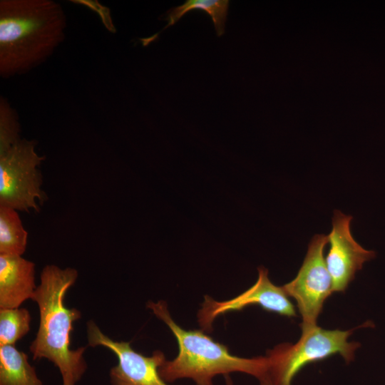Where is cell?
<instances>
[{"label":"cell","mask_w":385,"mask_h":385,"mask_svg":"<svg viewBox=\"0 0 385 385\" xmlns=\"http://www.w3.org/2000/svg\"><path fill=\"white\" fill-rule=\"evenodd\" d=\"M31 320L25 308L0 309V346L14 345L29 332Z\"/></svg>","instance_id":"obj_14"},{"label":"cell","mask_w":385,"mask_h":385,"mask_svg":"<svg viewBox=\"0 0 385 385\" xmlns=\"http://www.w3.org/2000/svg\"><path fill=\"white\" fill-rule=\"evenodd\" d=\"M36 142L21 139L0 154V205L16 210H39L47 195L41 190L38 166L44 158L35 150Z\"/></svg>","instance_id":"obj_5"},{"label":"cell","mask_w":385,"mask_h":385,"mask_svg":"<svg viewBox=\"0 0 385 385\" xmlns=\"http://www.w3.org/2000/svg\"><path fill=\"white\" fill-rule=\"evenodd\" d=\"M20 124L16 111L8 101L0 100V154L5 153L20 140Z\"/></svg>","instance_id":"obj_15"},{"label":"cell","mask_w":385,"mask_h":385,"mask_svg":"<svg viewBox=\"0 0 385 385\" xmlns=\"http://www.w3.org/2000/svg\"><path fill=\"white\" fill-rule=\"evenodd\" d=\"M77 278L78 271L74 268L46 265L32 298L38 307L40 322L30 351L34 360L46 359L58 368L63 385H75L87 368L83 358L86 347L70 348L73 324L81 313L76 308H67L63 302Z\"/></svg>","instance_id":"obj_2"},{"label":"cell","mask_w":385,"mask_h":385,"mask_svg":"<svg viewBox=\"0 0 385 385\" xmlns=\"http://www.w3.org/2000/svg\"><path fill=\"white\" fill-rule=\"evenodd\" d=\"M328 236L316 235L312 239L303 263L295 278L282 286L292 297L302 316V326L316 325L327 297L334 292L324 251Z\"/></svg>","instance_id":"obj_6"},{"label":"cell","mask_w":385,"mask_h":385,"mask_svg":"<svg viewBox=\"0 0 385 385\" xmlns=\"http://www.w3.org/2000/svg\"><path fill=\"white\" fill-rule=\"evenodd\" d=\"M87 335L90 346L106 347L118 358L117 365L110 371L111 385H169L159 374L166 360L161 351L144 356L135 351L130 342H116L104 334L92 320L87 324Z\"/></svg>","instance_id":"obj_7"},{"label":"cell","mask_w":385,"mask_h":385,"mask_svg":"<svg viewBox=\"0 0 385 385\" xmlns=\"http://www.w3.org/2000/svg\"><path fill=\"white\" fill-rule=\"evenodd\" d=\"M224 378H225V385H233V382L230 374L225 375Z\"/></svg>","instance_id":"obj_16"},{"label":"cell","mask_w":385,"mask_h":385,"mask_svg":"<svg viewBox=\"0 0 385 385\" xmlns=\"http://www.w3.org/2000/svg\"><path fill=\"white\" fill-rule=\"evenodd\" d=\"M351 220V215L334 211L325 258L334 292H344L364 263L375 257L374 251L365 250L354 239L350 230Z\"/></svg>","instance_id":"obj_9"},{"label":"cell","mask_w":385,"mask_h":385,"mask_svg":"<svg viewBox=\"0 0 385 385\" xmlns=\"http://www.w3.org/2000/svg\"><path fill=\"white\" fill-rule=\"evenodd\" d=\"M146 305L166 324L178 342L177 356L171 361L165 360L159 368V374L166 382L188 378L196 385H213L215 376L232 372L252 375L260 383L265 381V356L247 359L232 355L227 346L215 342L202 329L186 330L180 327L171 317L165 301H149Z\"/></svg>","instance_id":"obj_3"},{"label":"cell","mask_w":385,"mask_h":385,"mask_svg":"<svg viewBox=\"0 0 385 385\" xmlns=\"http://www.w3.org/2000/svg\"><path fill=\"white\" fill-rule=\"evenodd\" d=\"M257 304L263 309L289 317H295L294 306L290 302L282 287L274 284L268 277L267 270L258 268L257 282L245 292L226 301L218 302L205 296L197 312V322L203 332L210 333L212 323L220 315L239 311L249 305Z\"/></svg>","instance_id":"obj_8"},{"label":"cell","mask_w":385,"mask_h":385,"mask_svg":"<svg viewBox=\"0 0 385 385\" xmlns=\"http://www.w3.org/2000/svg\"><path fill=\"white\" fill-rule=\"evenodd\" d=\"M27 238L17 210L0 205V255L21 256L26 250Z\"/></svg>","instance_id":"obj_12"},{"label":"cell","mask_w":385,"mask_h":385,"mask_svg":"<svg viewBox=\"0 0 385 385\" xmlns=\"http://www.w3.org/2000/svg\"><path fill=\"white\" fill-rule=\"evenodd\" d=\"M66 16L51 0L0 1V74L25 73L46 60L64 38Z\"/></svg>","instance_id":"obj_1"},{"label":"cell","mask_w":385,"mask_h":385,"mask_svg":"<svg viewBox=\"0 0 385 385\" xmlns=\"http://www.w3.org/2000/svg\"><path fill=\"white\" fill-rule=\"evenodd\" d=\"M35 265L19 255H0V309L18 308L33 298Z\"/></svg>","instance_id":"obj_10"},{"label":"cell","mask_w":385,"mask_h":385,"mask_svg":"<svg viewBox=\"0 0 385 385\" xmlns=\"http://www.w3.org/2000/svg\"><path fill=\"white\" fill-rule=\"evenodd\" d=\"M229 7L228 0H188L183 4L172 8L167 12L168 24L163 29L173 26L187 12L202 10L212 19L218 36L225 33V22Z\"/></svg>","instance_id":"obj_13"},{"label":"cell","mask_w":385,"mask_h":385,"mask_svg":"<svg viewBox=\"0 0 385 385\" xmlns=\"http://www.w3.org/2000/svg\"><path fill=\"white\" fill-rule=\"evenodd\" d=\"M28 359L14 345L0 346V385H43Z\"/></svg>","instance_id":"obj_11"},{"label":"cell","mask_w":385,"mask_h":385,"mask_svg":"<svg viewBox=\"0 0 385 385\" xmlns=\"http://www.w3.org/2000/svg\"><path fill=\"white\" fill-rule=\"evenodd\" d=\"M301 326L302 334L294 344L282 343L269 350L266 377L260 385H291L307 364L340 354L346 362L354 359L358 342L348 339L353 331L324 329L316 325Z\"/></svg>","instance_id":"obj_4"}]
</instances>
